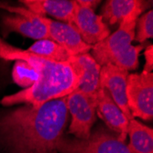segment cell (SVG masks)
Segmentation results:
<instances>
[{
	"label": "cell",
	"mask_w": 153,
	"mask_h": 153,
	"mask_svg": "<svg viewBox=\"0 0 153 153\" xmlns=\"http://www.w3.org/2000/svg\"><path fill=\"white\" fill-rule=\"evenodd\" d=\"M144 56H145V65L143 71L147 73H152L153 70V47L151 44L146 47L145 52H144Z\"/></svg>",
	"instance_id": "19"
},
{
	"label": "cell",
	"mask_w": 153,
	"mask_h": 153,
	"mask_svg": "<svg viewBox=\"0 0 153 153\" xmlns=\"http://www.w3.org/2000/svg\"><path fill=\"white\" fill-rule=\"evenodd\" d=\"M0 60L24 61L39 73V79L34 85L5 96L0 102L5 106L24 104L39 107L48 101L66 97L80 85L81 71L72 56L66 62L49 61L34 54L30 49L17 48L0 38Z\"/></svg>",
	"instance_id": "2"
},
{
	"label": "cell",
	"mask_w": 153,
	"mask_h": 153,
	"mask_svg": "<svg viewBox=\"0 0 153 153\" xmlns=\"http://www.w3.org/2000/svg\"><path fill=\"white\" fill-rule=\"evenodd\" d=\"M73 58L81 71L78 89L85 94L96 95L100 89L101 66L95 62L90 53L75 55Z\"/></svg>",
	"instance_id": "14"
},
{
	"label": "cell",
	"mask_w": 153,
	"mask_h": 153,
	"mask_svg": "<svg viewBox=\"0 0 153 153\" xmlns=\"http://www.w3.org/2000/svg\"><path fill=\"white\" fill-rule=\"evenodd\" d=\"M96 113L111 130L117 134L122 140H126L129 120L105 88H100L96 94Z\"/></svg>",
	"instance_id": "11"
},
{
	"label": "cell",
	"mask_w": 153,
	"mask_h": 153,
	"mask_svg": "<svg viewBox=\"0 0 153 153\" xmlns=\"http://www.w3.org/2000/svg\"><path fill=\"white\" fill-rule=\"evenodd\" d=\"M68 120L66 97L24 105L0 117V144L9 153H57Z\"/></svg>",
	"instance_id": "1"
},
{
	"label": "cell",
	"mask_w": 153,
	"mask_h": 153,
	"mask_svg": "<svg viewBox=\"0 0 153 153\" xmlns=\"http://www.w3.org/2000/svg\"><path fill=\"white\" fill-rule=\"evenodd\" d=\"M12 77L18 85L27 89L34 85L39 81V73L34 66L29 62L17 61L13 67Z\"/></svg>",
	"instance_id": "17"
},
{
	"label": "cell",
	"mask_w": 153,
	"mask_h": 153,
	"mask_svg": "<svg viewBox=\"0 0 153 153\" xmlns=\"http://www.w3.org/2000/svg\"><path fill=\"white\" fill-rule=\"evenodd\" d=\"M39 21L47 29L50 39L64 48L72 56L89 53L92 46L83 41L74 27L38 15Z\"/></svg>",
	"instance_id": "8"
},
{
	"label": "cell",
	"mask_w": 153,
	"mask_h": 153,
	"mask_svg": "<svg viewBox=\"0 0 153 153\" xmlns=\"http://www.w3.org/2000/svg\"><path fill=\"white\" fill-rule=\"evenodd\" d=\"M76 2L80 6L89 7L93 10H94L96 7L99 5V3H101V1H93V0H76Z\"/></svg>",
	"instance_id": "20"
},
{
	"label": "cell",
	"mask_w": 153,
	"mask_h": 153,
	"mask_svg": "<svg viewBox=\"0 0 153 153\" xmlns=\"http://www.w3.org/2000/svg\"><path fill=\"white\" fill-rule=\"evenodd\" d=\"M128 72L117 66L107 64L101 67L100 88L107 90L116 105L128 120L133 119L127 100V80Z\"/></svg>",
	"instance_id": "9"
},
{
	"label": "cell",
	"mask_w": 153,
	"mask_h": 153,
	"mask_svg": "<svg viewBox=\"0 0 153 153\" xmlns=\"http://www.w3.org/2000/svg\"><path fill=\"white\" fill-rule=\"evenodd\" d=\"M30 50L41 58L57 62H66L72 56L64 48L51 39L37 40Z\"/></svg>",
	"instance_id": "16"
},
{
	"label": "cell",
	"mask_w": 153,
	"mask_h": 153,
	"mask_svg": "<svg viewBox=\"0 0 153 153\" xmlns=\"http://www.w3.org/2000/svg\"><path fill=\"white\" fill-rule=\"evenodd\" d=\"M137 22H123L119 27L101 42L91 49V55L101 67L111 64L125 71H132L138 65V55L144 49L142 44L134 46Z\"/></svg>",
	"instance_id": "3"
},
{
	"label": "cell",
	"mask_w": 153,
	"mask_h": 153,
	"mask_svg": "<svg viewBox=\"0 0 153 153\" xmlns=\"http://www.w3.org/2000/svg\"><path fill=\"white\" fill-rule=\"evenodd\" d=\"M60 153H133L117 134L99 128L87 140L62 137L56 145Z\"/></svg>",
	"instance_id": "4"
},
{
	"label": "cell",
	"mask_w": 153,
	"mask_h": 153,
	"mask_svg": "<svg viewBox=\"0 0 153 153\" xmlns=\"http://www.w3.org/2000/svg\"><path fill=\"white\" fill-rule=\"evenodd\" d=\"M153 37V11L149 10L140 17L136 23L135 39L137 42L143 43Z\"/></svg>",
	"instance_id": "18"
},
{
	"label": "cell",
	"mask_w": 153,
	"mask_h": 153,
	"mask_svg": "<svg viewBox=\"0 0 153 153\" xmlns=\"http://www.w3.org/2000/svg\"><path fill=\"white\" fill-rule=\"evenodd\" d=\"M151 2L140 0H109L101 9L100 16L110 25L123 22H137L140 14Z\"/></svg>",
	"instance_id": "12"
},
{
	"label": "cell",
	"mask_w": 153,
	"mask_h": 153,
	"mask_svg": "<svg viewBox=\"0 0 153 153\" xmlns=\"http://www.w3.org/2000/svg\"><path fill=\"white\" fill-rule=\"evenodd\" d=\"M69 114L72 116L69 134L79 140H87L96 120V95H91L78 88L66 96Z\"/></svg>",
	"instance_id": "5"
},
{
	"label": "cell",
	"mask_w": 153,
	"mask_h": 153,
	"mask_svg": "<svg viewBox=\"0 0 153 153\" xmlns=\"http://www.w3.org/2000/svg\"><path fill=\"white\" fill-rule=\"evenodd\" d=\"M74 27L82 39L92 47L110 35L109 27L100 15H96L94 10L78 4L75 11Z\"/></svg>",
	"instance_id": "10"
},
{
	"label": "cell",
	"mask_w": 153,
	"mask_h": 153,
	"mask_svg": "<svg viewBox=\"0 0 153 153\" xmlns=\"http://www.w3.org/2000/svg\"><path fill=\"white\" fill-rule=\"evenodd\" d=\"M0 7H4L14 13L13 15H7L3 18L2 29L5 36L10 32H18L37 40L50 39L47 29L39 21L37 14L26 7L5 6L2 4H0Z\"/></svg>",
	"instance_id": "7"
},
{
	"label": "cell",
	"mask_w": 153,
	"mask_h": 153,
	"mask_svg": "<svg viewBox=\"0 0 153 153\" xmlns=\"http://www.w3.org/2000/svg\"><path fill=\"white\" fill-rule=\"evenodd\" d=\"M128 145L133 153H153V130L135 118L129 120Z\"/></svg>",
	"instance_id": "15"
},
{
	"label": "cell",
	"mask_w": 153,
	"mask_h": 153,
	"mask_svg": "<svg viewBox=\"0 0 153 153\" xmlns=\"http://www.w3.org/2000/svg\"><path fill=\"white\" fill-rule=\"evenodd\" d=\"M20 3L37 15H48L74 27L76 0H24Z\"/></svg>",
	"instance_id": "13"
},
{
	"label": "cell",
	"mask_w": 153,
	"mask_h": 153,
	"mask_svg": "<svg viewBox=\"0 0 153 153\" xmlns=\"http://www.w3.org/2000/svg\"><path fill=\"white\" fill-rule=\"evenodd\" d=\"M127 100L132 117L143 120L153 118V74L142 71L128 74Z\"/></svg>",
	"instance_id": "6"
}]
</instances>
